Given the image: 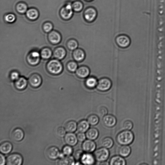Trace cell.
Instances as JSON below:
<instances>
[{
	"instance_id": "46",
	"label": "cell",
	"mask_w": 165,
	"mask_h": 165,
	"mask_svg": "<svg viewBox=\"0 0 165 165\" xmlns=\"http://www.w3.org/2000/svg\"><path fill=\"white\" fill-rule=\"evenodd\" d=\"M84 152L82 150H77L75 154V158L77 160H80Z\"/></svg>"
},
{
	"instance_id": "41",
	"label": "cell",
	"mask_w": 165,
	"mask_h": 165,
	"mask_svg": "<svg viewBox=\"0 0 165 165\" xmlns=\"http://www.w3.org/2000/svg\"><path fill=\"white\" fill-rule=\"evenodd\" d=\"M53 28V26L50 22H46L44 23L43 26V30L46 33H49L51 32Z\"/></svg>"
},
{
	"instance_id": "30",
	"label": "cell",
	"mask_w": 165,
	"mask_h": 165,
	"mask_svg": "<svg viewBox=\"0 0 165 165\" xmlns=\"http://www.w3.org/2000/svg\"><path fill=\"white\" fill-rule=\"evenodd\" d=\"M101 144L102 147L109 149L113 146L114 141L111 137H106L102 139Z\"/></svg>"
},
{
	"instance_id": "45",
	"label": "cell",
	"mask_w": 165,
	"mask_h": 165,
	"mask_svg": "<svg viewBox=\"0 0 165 165\" xmlns=\"http://www.w3.org/2000/svg\"><path fill=\"white\" fill-rule=\"evenodd\" d=\"M19 74L18 72L13 71L10 75V78L12 81H16L19 78Z\"/></svg>"
},
{
	"instance_id": "24",
	"label": "cell",
	"mask_w": 165,
	"mask_h": 165,
	"mask_svg": "<svg viewBox=\"0 0 165 165\" xmlns=\"http://www.w3.org/2000/svg\"><path fill=\"white\" fill-rule=\"evenodd\" d=\"M86 134L87 139L94 140L98 138L99 132L96 128L92 127L88 129L86 132Z\"/></svg>"
},
{
	"instance_id": "32",
	"label": "cell",
	"mask_w": 165,
	"mask_h": 165,
	"mask_svg": "<svg viewBox=\"0 0 165 165\" xmlns=\"http://www.w3.org/2000/svg\"><path fill=\"white\" fill-rule=\"evenodd\" d=\"M26 15L27 17L31 20L36 19L39 16L38 11L34 9H31L28 10L27 11Z\"/></svg>"
},
{
	"instance_id": "48",
	"label": "cell",
	"mask_w": 165,
	"mask_h": 165,
	"mask_svg": "<svg viewBox=\"0 0 165 165\" xmlns=\"http://www.w3.org/2000/svg\"><path fill=\"white\" fill-rule=\"evenodd\" d=\"M86 1H91V0H86Z\"/></svg>"
},
{
	"instance_id": "39",
	"label": "cell",
	"mask_w": 165,
	"mask_h": 165,
	"mask_svg": "<svg viewBox=\"0 0 165 165\" xmlns=\"http://www.w3.org/2000/svg\"><path fill=\"white\" fill-rule=\"evenodd\" d=\"M133 126V123L132 121L129 120L125 121L122 125V128L124 130H131Z\"/></svg>"
},
{
	"instance_id": "13",
	"label": "cell",
	"mask_w": 165,
	"mask_h": 165,
	"mask_svg": "<svg viewBox=\"0 0 165 165\" xmlns=\"http://www.w3.org/2000/svg\"><path fill=\"white\" fill-rule=\"evenodd\" d=\"M29 82L30 85L34 88H37L41 85L42 79L39 75L34 74L29 77Z\"/></svg>"
},
{
	"instance_id": "34",
	"label": "cell",
	"mask_w": 165,
	"mask_h": 165,
	"mask_svg": "<svg viewBox=\"0 0 165 165\" xmlns=\"http://www.w3.org/2000/svg\"><path fill=\"white\" fill-rule=\"evenodd\" d=\"M67 45L69 49L71 51H74L78 48L79 43L76 40L71 39L67 41Z\"/></svg>"
},
{
	"instance_id": "5",
	"label": "cell",
	"mask_w": 165,
	"mask_h": 165,
	"mask_svg": "<svg viewBox=\"0 0 165 165\" xmlns=\"http://www.w3.org/2000/svg\"><path fill=\"white\" fill-rule=\"evenodd\" d=\"M115 41L117 46L122 49L128 48L131 43V39L125 34L120 35L116 37Z\"/></svg>"
},
{
	"instance_id": "8",
	"label": "cell",
	"mask_w": 165,
	"mask_h": 165,
	"mask_svg": "<svg viewBox=\"0 0 165 165\" xmlns=\"http://www.w3.org/2000/svg\"><path fill=\"white\" fill-rule=\"evenodd\" d=\"M96 145L93 140L87 139L82 142V150L87 153H92L96 150Z\"/></svg>"
},
{
	"instance_id": "7",
	"label": "cell",
	"mask_w": 165,
	"mask_h": 165,
	"mask_svg": "<svg viewBox=\"0 0 165 165\" xmlns=\"http://www.w3.org/2000/svg\"><path fill=\"white\" fill-rule=\"evenodd\" d=\"M41 56L38 51H33L29 52L27 55V60L29 65L35 66L38 65L41 60Z\"/></svg>"
},
{
	"instance_id": "31",
	"label": "cell",
	"mask_w": 165,
	"mask_h": 165,
	"mask_svg": "<svg viewBox=\"0 0 165 165\" xmlns=\"http://www.w3.org/2000/svg\"><path fill=\"white\" fill-rule=\"evenodd\" d=\"M52 54V52L51 49L48 47H45L42 49L40 52L41 58L45 60L51 58Z\"/></svg>"
},
{
	"instance_id": "1",
	"label": "cell",
	"mask_w": 165,
	"mask_h": 165,
	"mask_svg": "<svg viewBox=\"0 0 165 165\" xmlns=\"http://www.w3.org/2000/svg\"><path fill=\"white\" fill-rule=\"evenodd\" d=\"M134 135L130 130H124L117 135L116 141L118 144L122 146L128 145L133 141Z\"/></svg>"
},
{
	"instance_id": "38",
	"label": "cell",
	"mask_w": 165,
	"mask_h": 165,
	"mask_svg": "<svg viewBox=\"0 0 165 165\" xmlns=\"http://www.w3.org/2000/svg\"><path fill=\"white\" fill-rule=\"evenodd\" d=\"M62 152L65 155L69 156H71L73 153V150L71 146L67 145L63 147Z\"/></svg>"
},
{
	"instance_id": "21",
	"label": "cell",
	"mask_w": 165,
	"mask_h": 165,
	"mask_svg": "<svg viewBox=\"0 0 165 165\" xmlns=\"http://www.w3.org/2000/svg\"><path fill=\"white\" fill-rule=\"evenodd\" d=\"M27 83V80L24 77H21L15 81V86L17 89L22 90L26 88Z\"/></svg>"
},
{
	"instance_id": "37",
	"label": "cell",
	"mask_w": 165,
	"mask_h": 165,
	"mask_svg": "<svg viewBox=\"0 0 165 165\" xmlns=\"http://www.w3.org/2000/svg\"><path fill=\"white\" fill-rule=\"evenodd\" d=\"M16 9L19 13L22 14L27 11V7L25 4L20 3L17 5Z\"/></svg>"
},
{
	"instance_id": "26",
	"label": "cell",
	"mask_w": 165,
	"mask_h": 165,
	"mask_svg": "<svg viewBox=\"0 0 165 165\" xmlns=\"http://www.w3.org/2000/svg\"><path fill=\"white\" fill-rule=\"evenodd\" d=\"M12 144L9 142H2L0 146V151L2 153L8 154L11 151L12 149Z\"/></svg>"
},
{
	"instance_id": "20",
	"label": "cell",
	"mask_w": 165,
	"mask_h": 165,
	"mask_svg": "<svg viewBox=\"0 0 165 165\" xmlns=\"http://www.w3.org/2000/svg\"><path fill=\"white\" fill-rule=\"evenodd\" d=\"M24 133L22 130L20 128H16L12 131L11 136L13 140L19 142L22 140L24 138Z\"/></svg>"
},
{
	"instance_id": "22",
	"label": "cell",
	"mask_w": 165,
	"mask_h": 165,
	"mask_svg": "<svg viewBox=\"0 0 165 165\" xmlns=\"http://www.w3.org/2000/svg\"><path fill=\"white\" fill-rule=\"evenodd\" d=\"M109 164L111 165H125L126 162L124 157L120 156H112L110 159Z\"/></svg>"
},
{
	"instance_id": "19",
	"label": "cell",
	"mask_w": 165,
	"mask_h": 165,
	"mask_svg": "<svg viewBox=\"0 0 165 165\" xmlns=\"http://www.w3.org/2000/svg\"><path fill=\"white\" fill-rule=\"evenodd\" d=\"M64 139L66 144L71 146H76L78 141L77 135L73 132H69L66 134Z\"/></svg>"
},
{
	"instance_id": "2",
	"label": "cell",
	"mask_w": 165,
	"mask_h": 165,
	"mask_svg": "<svg viewBox=\"0 0 165 165\" xmlns=\"http://www.w3.org/2000/svg\"><path fill=\"white\" fill-rule=\"evenodd\" d=\"M46 67L50 74L55 75L61 74L63 69V65L57 59L50 61L47 64Z\"/></svg>"
},
{
	"instance_id": "17",
	"label": "cell",
	"mask_w": 165,
	"mask_h": 165,
	"mask_svg": "<svg viewBox=\"0 0 165 165\" xmlns=\"http://www.w3.org/2000/svg\"><path fill=\"white\" fill-rule=\"evenodd\" d=\"M97 12L92 7H89L85 10L84 13V17L86 21L89 22L93 21L97 16Z\"/></svg>"
},
{
	"instance_id": "43",
	"label": "cell",
	"mask_w": 165,
	"mask_h": 165,
	"mask_svg": "<svg viewBox=\"0 0 165 165\" xmlns=\"http://www.w3.org/2000/svg\"><path fill=\"white\" fill-rule=\"evenodd\" d=\"M98 113L100 116L103 117L108 113V110L105 107L101 106L98 110Z\"/></svg>"
},
{
	"instance_id": "40",
	"label": "cell",
	"mask_w": 165,
	"mask_h": 165,
	"mask_svg": "<svg viewBox=\"0 0 165 165\" xmlns=\"http://www.w3.org/2000/svg\"><path fill=\"white\" fill-rule=\"evenodd\" d=\"M66 130L65 129H64L63 127H59L57 130V135L61 138L63 137L66 135Z\"/></svg>"
},
{
	"instance_id": "12",
	"label": "cell",
	"mask_w": 165,
	"mask_h": 165,
	"mask_svg": "<svg viewBox=\"0 0 165 165\" xmlns=\"http://www.w3.org/2000/svg\"><path fill=\"white\" fill-rule=\"evenodd\" d=\"M72 56L75 61L79 63L83 62L85 59L86 53L83 49L77 48L73 51Z\"/></svg>"
},
{
	"instance_id": "25",
	"label": "cell",
	"mask_w": 165,
	"mask_h": 165,
	"mask_svg": "<svg viewBox=\"0 0 165 165\" xmlns=\"http://www.w3.org/2000/svg\"><path fill=\"white\" fill-rule=\"evenodd\" d=\"M90 124L86 120L80 121L77 124V130L79 132H86L89 128Z\"/></svg>"
},
{
	"instance_id": "27",
	"label": "cell",
	"mask_w": 165,
	"mask_h": 165,
	"mask_svg": "<svg viewBox=\"0 0 165 165\" xmlns=\"http://www.w3.org/2000/svg\"><path fill=\"white\" fill-rule=\"evenodd\" d=\"M58 164L61 165H74L75 159L73 157L71 156H63L60 159Z\"/></svg>"
},
{
	"instance_id": "3",
	"label": "cell",
	"mask_w": 165,
	"mask_h": 165,
	"mask_svg": "<svg viewBox=\"0 0 165 165\" xmlns=\"http://www.w3.org/2000/svg\"><path fill=\"white\" fill-rule=\"evenodd\" d=\"M94 155L96 161L102 163L108 159L110 152L108 149L102 147L95 151Z\"/></svg>"
},
{
	"instance_id": "36",
	"label": "cell",
	"mask_w": 165,
	"mask_h": 165,
	"mask_svg": "<svg viewBox=\"0 0 165 165\" xmlns=\"http://www.w3.org/2000/svg\"><path fill=\"white\" fill-rule=\"evenodd\" d=\"M72 5L73 9L74 11L77 12L81 11L83 9V4L82 2L80 1L75 2Z\"/></svg>"
},
{
	"instance_id": "9",
	"label": "cell",
	"mask_w": 165,
	"mask_h": 165,
	"mask_svg": "<svg viewBox=\"0 0 165 165\" xmlns=\"http://www.w3.org/2000/svg\"><path fill=\"white\" fill-rule=\"evenodd\" d=\"M90 72V69L88 67L82 65L78 67L75 73L79 78L85 79L89 77Z\"/></svg>"
},
{
	"instance_id": "14",
	"label": "cell",
	"mask_w": 165,
	"mask_h": 165,
	"mask_svg": "<svg viewBox=\"0 0 165 165\" xmlns=\"http://www.w3.org/2000/svg\"><path fill=\"white\" fill-rule=\"evenodd\" d=\"M72 5L69 4L62 8L61 11V16L63 19L68 20L73 15V11Z\"/></svg>"
},
{
	"instance_id": "4",
	"label": "cell",
	"mask_w": 165,
	"mask_h": 165,
	"mask_svg": "<svg viewBox=\"0 0 165 165\" xmlns=\"http://www.w3.org/2000/svg\"><path fill=\"white\" fill-rule=\"evenodd\" d=\"M112 82L110 79L107 77H103L98 80L96 89L99 91L106 92L110 89Z\"/></svg>"
},
{
	"instance_id": "33",
	"label": "cell",
	"mask_w": 165,
	"mask_h": 165,
	"mask_svg": "<svg viewBox=\"0 0 165 165\" xmlns=\"http://www.w3.org/2000/svg\"><path fill=\"white\" fill-rule=\"evenodd\" d=\"M87 120L91 126H95L99 123V118L96 115L91 114L87 117Z\"/></svg>"
},
{
	"instance_id": "16",
	"label": "cell",
	"mask_w": 165,
	"mask_h": 165,
	"mask_svg": "<svg viewBox=\"0 0 165 165\" xmlns=\"http://www.w3.org/2000/svg\"><path fill=\"white\" fill-rule=\"evenodd\" d=\"M49 41L51 44L57 45L60 43L61 41V36L58 32L55 31L49 32L48 36Z\"/></svg>"
},
{
	"instance_id": "29",
	"label": "cell",
	"mask_w": 165,
	"mask_h": 165,
	"mask_svg": "<svg viewBox=\"0 0 165 165\" xmlns=\"http://www.w3.org/2000/svg\"><path fill=\"white\" fill-rule=\"evenodd\" d=\"M65 128L69 132H73L77 129V124L76 121L73 120L67 122L65 125Z\"/></svg>"
},
{
	"instance_id": "10",
	"label": "cell",
	"mask_w": 165,
	"mask_h": 165,
	"mask_svg": "<svg viewBox=\"0 0 165 165\" xmlns=\"http://www.w3.org/2000/svg\"><path fill=\"white\" fill-rule=\"evenodd\" d=\"M80 161L82 164L92 165L95 163L96 160L94 155H92L91 153L85 152L82 154Z\"/></svg>"
},
{
	"instance_id": "11",
	"label": "cell",
	"mask_w": 165,
	"mask_h": 165,
	"mask_svg": "<svg viewBox=\"0 0 165 165\" xmlns=\"http://www.w3.org/2000/svg\"><path fill=\"white\" fill-rule=\"evenodd\" d=\"M102 121L104 125L108 128H112L117 123L116 117L112 114H107L103 117Z\"/></svg>"
},
{
	"instance_id": "23",
	"label": "cell",
	"mask_w": 165,
	"mask_h": 165,
	"mask_svg": "<svg viewBox=\"0 0 165 165\" xmlns=\"http://www.w3.org/2000/svg\"><path fill=\"white\" fill-rule=\"evenodd\" d=\"M67 54L66 50L63 47H59L55 49L53 52L54 57L59 60L64 59Z\"/></svg>"
},
{
	"instance_id": "35",
	"label": "cell",
	"mask_w": 165,
	"mask_h": 165,
	"mask_svg": "<svg viewBox=\"0 0 165 165\" xmlns=\"http://www.w3.org/2000/svg\"><path fill=\"white\" fill-rule=\"evenodd\" d=\"M76 61H71L67 65V68L68 71L71 73L75 72L78 69V65Z\"/></svg>"
},
{
	"instance_id": "18",
	"label": "cell",
	"mask_w": 165,
	"mask_h": 165,
	"mask_svg": "<svg viewBox=\"0 0 165 165\" xmlns=\"http://www.w3.org/2000/svg\"><path fill=\"white\" fill-rule=\"evenodd\" d=\"M98 81V79L95 77L89 76L84 80L85 86L87 88L93 89L96 88Z\"/></svg>"
},
{
	"instance_id": "47",
	"label": "cell",
	"mask_w": 165,
	"mask_h": 165,
	"mask_svg": "<svg viewBox=\"0 0 165 165\" xmlns=\"http://www.w3.org/2000/svg\"><path fill=\"white\" fill-rule=\"evenodd\" d=\"M0 165H4L6 162L4 156L1 154H0Z\"/></svg>"
},
{
	"instance_id": "6",
	"label": "cell",
	"mask_w": 165,
	"mask_h": 165,
	"mask_svg": "<svg viewBox=\"0 0 165 165\" xmlns=\"http://www.w3.org/2000/svg\"><path fill=\"white\" fill-rule=\"evenodd\" d=\"M23 157L18 153H13L7 156L6 163L7 165H21L23 162Z\"/></svg>"
},
{
	"instance_id": "15",
	"label": "cell",
	"mask_w": 165,
	"mask_h": 165,
	"mask_svg": "<svg viewBox=\"0 0 165 165\" xmlns=\"http://www.w3.org/2000/svg\"><path fill=\"white\" fill-rule=\"evenodd\" d=\"M46 153L47 157L52 160L57 159L60 156L59 149L54 146L50 147L47 148Z\"/></svg>"
},
{
	"instance_id": "28",
	"label": "cell",
	"mask_w": 165,
	"mask_h": 165,
	"mask_svg": "<svg viewBox=\"0 0 165 165\" xmlns=\"http://www.w3.org/2000/svg\"><path fill=\"white\" fill-rule=\"evenodd\" d=\"M131 150L128 145L122 146L120 147L118 150L119 155L124 157H126L131 154Z\"/></svg>"
},
{
	"instance_id": "44",
	"label": "cell",
	"mask_w": 165,
	"mask_h": 165,
	"mask_svg": "<svg viewBox=\"0 0 165 165\" xmlns=\"http://www.w3.org/2000/svg\"><path fill=\"white\" fill-rule=\"evenodd\" d=\"M77 140L79 141L83 142L86 140V134L84 132H79L77 134Z\"/></svg>"
},
{
	"instance_id": "42",
	"label": "cell",
	"mask_w": 165,
	"mask_h": 165,
	"mask_svg": "<svg viewBox=\"0 0 165 165\" xmlns=\"http://www.w3.org/2000/svg\"><path fill=\"white\" fill-rule=\"evenodd\" d=\"M16 18L15 15L12 14H9L7 15L5 17L6 21L9 23H13L15 21Z\"/></svg>"
}]
</instances>
